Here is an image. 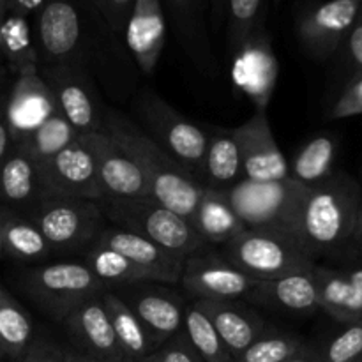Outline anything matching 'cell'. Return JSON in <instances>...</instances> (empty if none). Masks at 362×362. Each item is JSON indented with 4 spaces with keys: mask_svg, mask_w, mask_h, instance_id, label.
I'll return each instance as SVG.
<instances>
[{
    "mask_svg": "<svg viewBox=\"0 0 362 362\" xmlns=\"http://www.w3.org/2000/svg\"><path fill=\"white\" fill-rule=\"evenodd\" d=\"M103 131L112 136L136 163L147 182L148 194L165 207L191 221L202 194L198 180L184 170L161 145L115 108H105Z\"/></svg>",
    "mask_w": 362,
    "mask_h": 362,
    "instance_id": "obj_1",
    "label": "cell"
},
{
    "mask_svg": "<svg viewBox=\"0 0 362 362\" xmlns=\"http://www.w3.org/2000/svg\"><path fill=\"white\" fill-rule=\"evenodd\" d=\"M361 205L359 186L346 173L336 172L308 187L300 205V243L313 260L338 257L352 244Z\"/></svg>",
    "mask_w": 362,
    "mask_h": 362,
    "instance_id": "obj_2",
    "label": "cell"
},
{
    "mask_svg": "<svg viewBox=\"0 0 362 362\" xmlns=\"http://www.w3.org/2000/svg\"><path fill=\"white\" fill-rule=\"evenodd\" d=\"M306 189L292 177L269 182L243 179L226 191V197L246 228L286 235L303 246L300 205Z\"/></svg>",
    "mask_w": 362,
    "mask_h": 362,
    "instance_id": "obj_3",
    "label": "cell"
},
{
    "mask_svg": "<svg viewBox=\"0 0 362 362\" xmlns=\"http://www.w3.org/2000/svg\"><path fill=\"white\" fill-rule=\"evenodd\" d=\"M101 207L108 225L144 235L182 260L207 247L191 221L170 211L151 194L140 198H103Z\"/></svg>",
    "mask_w": 362,
    "mask_h": 362,
    "instance_id": "obj_4",
    "label": "cell"
},
{
    "mask_svg": "<svg viewBox=\"0 0 362 362\" xmlns=\"http://www.w3.org/2000/svg\"><path fill=\"white\" fill-rule=\"evenodd\" d=\"M21 286L55 322L62 324L78 306L106 292V285L85 262H53L25 272Z\"/></svg>",
    "mask_w": 362,
    "mask_h": 362,
    "instance_id": "obj_5",
    "label": "cell"
},
{
    "mask_svg": "<svg viewBox=\"0 0 362 362\" xmlns=\"http://www.w3.org/2000/svg\"><path fill=\"white\" fill-rule=\"evenodd\" d=\"M134 110L141 129L198 180L207 148V129L186 119L151 88L140 92Z\"/></svg>",
    "mask_w": 362,
    "mask_h": 362,
    "instance_id": "obj_6",
    "label": "cell"
},
{
    "mask_svg": "<svg viewBox=\"0 0 362 362\" xmlns=\"http://www.w3.org/2000/svg\"><path fill=\"white\" fill-rule=\"evenodd\" d=\"M235 267L258 281L311 271L317 260L297 240L286 235L246 228L219 247Z\"/></svg>",
    "mask_w": 362,
    "mask_h": 362,
    "instance_id": "obj_7",
    "label": "cell"
},
{
    "mask_svg": "<svg viewBox=\"0 0 362 362\" xmlns=\"http://www.w3.org/2000/svg\"><path fill=\"white\" fill-rule=\"evenodd\" d=\"M46 237L53 253L87 250L108 225L101 202L66 197H42L25 212Z\"/></svg>",
    "mask_w": 362,
    "mask_h": 362,
    "instance_id": "obj_8",
    "label": "cell"
},
{
    "mask_svg": "<svg viewBox=\"0 0 362 362\" xmlns=\"http://www.w3.org/2000/svg\"><path fill=\"white\" fill-rule=\"evenodd\" d=\"M39 74L52 90L57 108L74 127L78 136L103 131V106L88 67L80 64H45Z\"/></svg>",
    "mask_w": 362,
    "mask_h": 362,
    "instance_id": "obj_9",
    "label": "cell"
},
{
    "mask_svg": "<svg viewBox=\"0 0 362 362\" xmlns=\"http://www.w3.org/2000/svg\"><path fill=\"white\" fill-rule=\"evenodd\" d=\"M179 283L194 300H235L260 281L235 267L221 251L207 246L184 260Z\"/></svg>",
    "mask_w": 362,
    "mask_h": 362,
    "instance_id": "obj_10",
    "label": "cell"
},
{
    "mask_svg": "<svg viewBox=\"0 0 362 362\" xmlns=\"http://www.w3.org/2000/svg\"><path fill=\"white\" fill-rule=\"evenodd\" d=\"M39 179L42 197L81 198L94 202L105 198L94 156L80 138L48 161L41 163Z\"/></svg>",
    "mask_w": 362,
    "mask_h": 362,
    "instance_id": "obj_11",
    "label": "cell"
},
{
    "mask_svg": "<svg viewBox=\"0 0 362 362\" xmlns=\"http://www.w3.org/2000/svg\"><path fill=\"white\" fill-rule=\"evenodd\" d=\"M361 13L359 0L322 2L300 14L297 20V37L311 57L327 59L341 48Z\"/></svg>",
    "mask_w": 362,
    "mask_h": 362,
    "instance_id": "obj_12",
    "label": "cell"
},
{
    "mask_svg": "<svg viewBox=\"0 0 362 362\" xmlns=\"http://www.w3.org/2000/svg\"><path fill=\"white\" fill-rule=\"evenodd\" d=\"M161 285L140 283L113 290L140 318L158 346L182 332L186 310L184 300Z\"/></svg>",
    "mask_w": 362,
    "mask_h": 362,
    "instance_id": "obj_13",
    "label": "cell"
},
{
    "mask_svg": "<svg viewBox=\"0 0 362 362\" xmlns=\"http://www.w3.org/2000/svg\"><path fill=\"white\" fill-rule=\"evenodd\" d=\"M233 55V83L250 98L255 108L267 112L278 83L279 64L264 27L258 28Z\"/></svg>",
    "mask_w": 362,
    "mask_h": 362,
    "instance_id": "obj_14",
    "label": "cell"
},
{
    "mask_svg": "<svg viewBox=\"0 0 362 362\" xmlns=\"http://www.w3.org/2000/svg\"><path fill=\"white\" fill-rule=\"evenodd\" d=\"M235 136L243 156L244 179L260 182L288 179V163L276 141L265 110H257L246 122L237 126Z\"/></svg>",
    "mask_w": 362,
    "mask_h": 362,
    "instance_id": "obj_15",
    "label": "cell"
},
{
    "mask_svg": "<svg viewBox=\"0 0 362 362\" xmlns=\"http://www.w3.org/2000/svg\"><path fill=\"white\" fill-rule=\"evenodd\" d=\"M80 138L98 166L99 180L105 198H140L147 197L148 187L136 163L105 131L81 134Z\"/></svg>",
    "mask_w": 362,
    "mask_h": 362,
    "instance_id": "obj_16",
    "label": "cell"
},
{
    "mask_svg": "<svg viewBox=\"0 0 362 362\" xmlns=\"http://www.w3.org/2000/svg\"><path fill=\"white\" fill-rule=\"evenodd\" d=\"M4 112L13 144H20L59 108L39 71H30L14 76L9 95L4 101Z\"/></svg>",
    "mask_w": 362,
    "mask_h": 362,
    "instance_id": "obj_17",
    "label": "cell"
},
{
    "mask_svg": "<svg viewBox=\"0 0 362 362\" xmlns=\"http://www.w3.org/2000/svg\"><path fill=\"white\" fill-rule=\"evenodd\" d=\"M138 69L152 74L166 45V14L161 0H133L122 34Z\"/></svg>",
    "mask_w": 362,
    "mask_h": 362,
    "instance_id": "obj_18",
    "label": "cell"
},
{
    "mask_svg": "<svg viewBox=\"0 0 362 362\" xmlns=\"http://www.w3.org/2000/svg\"><path fill=\"white\" fill-rule=\"evenodd\" d=\"M94 244L117 251V253L129 258L134 264L148 269V271L158 276L163 285L165 283L175 285V283L180 281L184 267L182 258L175 257L170 251L163 250L156 243L145 239L144 235L131 232V230L106 225L99 232V235L95 237Z\"/></svg>",
    "mask_w": 362,
    "mask_h": 362,
    "instance_id": "obj_19",
    "label": "cell"
},
{
    "mask_svg": "<svg viewBox=\"0 0 362 362\" xmlns=\"http://www.w3.org/2000/svg\"><path fill=\"white\" fill-rule=\"evenodd\" d=\"M78 352L95 359H126L117 343L101 296L78 306L62 322Z\"/></svg>",
    "mask_w": 362,
    "mask_h": 362,
    "instance_id": "obj_20",
    "label": "cell"
},
{
    "mask_svg": "<svg viewBox=\"0 0 362 362\" xmlns=\"http://www.w3.org/2000/svg\"><path fill=\"white\" fill-rule=\"evenodd\" d=\"M246 297L257 306L272 311H283V313L311 315L315 311H320V299H318V286L313 269L265 279L258 283Z\"/></svg>",
    "mask_w": 362,
    "mask_h": 362,
    "instance_id": "obj_21",
    "label": "cell"
},
{
    "mask_svg": "<svg viewBox=\"0 0 362 362\" xmlns=\"http://www.w3.org/2000/svg\"><path fill=\"white\" fill-rule=\"evenodd\" d=\"M214 324L233 361L269 329L258 311L235 300H194Z\"/></svg>",
    "mask_w": 362,
    "mask_h": 362,
    "instance_id": "obj_22",
    "label": "cell"
},
{
    "mask_svg": "<svg viewBox=\"0 0 362 362\" xmlns=\"http://www.w3.org/2000/svg\"><path fill=\"white\" fill-rule=\"evenodd\" d=\"M207 148L198 175V184L209 189L228 191L244 179L243 156L235 129L211 127L207 129Z\"/></svg>",
    "mask_w": 362,
    "mask_h": 362,
    "instance_id": "obj_23",
    "label": "cell"
},
{
    "mask_svg": "<svg viewBox=\"0 0 362 362\" xmlns=\"http://www.w3.org/2000/svg\"><path fill=\"white\" fill-rule=\"evenodd\" d=\"M42 198L39 163L20 144H13L0 165V202L28 212Z\"/></svg>",
    "mask_w": 362,
    "mask_h": 362,
    "instance_id": "obj_24",
    "label": "cell"
},
{
    "mask_svg": "<svg viewBox=\"0 0 362 362\" xmlns=\"http://www.w3.org/2000/svg\"><path fill=\"white\" fill-rule=\"evenodd\" d=\"M191 225L197 230L200 239L211 247L225 246L228 240L246 230L244 223L233 211L226 191L202 187Z\"/></svg>",
    "mask_w": 362,
    "mask_h": 362,
    "instance_id": "obj_25",
    "label": "cell"
},
{
    "mask_svg": "<svg viewBox=\"0 0 362 362\" xmlns=\"http://www.w3.org/2000/svg\"><path fill=\"white\" fill-rule=\"evenodd\" d=\"M313 274L318 286L320 311L343 325L362 320V293L354 286L343 269L317 264Z\"/></svg>",
    "mask_w": 362,
    "mask_h": 362,
    "instance_id": "obj_26",
    "label": "cell"
},
{
    "mask_svg": "<svg viewBox=\"0 0 362 362\" xmlns=\"http://www.w3.org/2000/svg\"><path fill=\"white\" fill-rule=\"evenodd\" d=\"M101 299L108 311L117 343H119L124 357L133 362H141L145 357L151 356L158 349V345L140 322V318L134 315V311L110 288L103 293Z\"/></svg>",
    "mask_w": 362,
    "mask_h": 362,
    "instance_id": "obj_27",
    "label": "cell"
},
{
    "mask_svg": "<svg viewBox=\"0 0 362 362\" xmlns=\"http://www.w3.org/2000/svg\"><path fill=\"white\" fill-rule=\"evenodd\" d=\"M0 64L13 76L39 71L30 20L13 13L6 14L0 23Z\"/></svg>",
    "mask_w": 362,
    "mask_h": 362,
    "instance_id": "obj_28",
    "label": "cell"
},
{
    "mask_svg": "<svg viewBox=\"0 0 362 362\" xmlns=\"http://www.w3.org/2000/svg\"><path fill=\"white\" fill-rule=\"evenodd\" d=\"M83 253L85 265L110 290L140 285V283H161L152 271L134 264L117 251L99 246V244H90Z\"/></svg>",
    "mask_w": 362,
    "mask_h": 362,
    "instance_id": "obj_29",
    "label": "cell"
},
{
    "mask_svg": "<svg viewBox=\"0 0 362 362\" xmlns=\"http://www.w3.org/2000/svg\"><path fill=\"white\" fill-rule=\"evenodd\" d=\"M338 156V141L332 134L322 133L308 140L293 156L288 173L293 180L311 187L334 175V163Z\"/></svg>",
    "mask_w": 362,
    "mask_h": 362,
    "instance_id": "obj_30",
    "label": "cell"
},
{
    "mask_svg": "<svg viewBox=\"0 0 362 362\" xmlns=\"http://www.w3.org/2000/svg\"><path fill=\"white\" fill-rule=\"evenodd\" d=\"M2 255L20 262H42L53 250L27 214L9 209L2 228Z\"/></svg>",
    "mask_w": 362,
    "mask_h": 362,
    "instance_id": "obj_31",
    "label": "cell"
},
{
    "mask_svg": "<svg viewBox=\"0 0 362 362\" xmlns=\"http://www.w3.org/2000/svg\"><path fill=\"white\" fill-rule=\"evenodd\" d=\"M34 339V322L28 311L0 286V343L7 359H23Z\"/></svg>",
    "mask_w": 362,
    "mask_h": 362,
    "instance_id": "obj_32",
    "label": "cell"
},
{
    "mask_svg": "<svg viewBox=\"0 0 362 362\" xmlns=\"http://www.w3.org/2000/svg\"><path fill=\"white\" fill-rule=\"evenodd\" d=\"M207 0H161L184 48L193 59H209L207 35L204 25V6Z\"/></svg>",
    "mask_w": 362,
    "mask_h": 362,
    "instance_id": "obj_33",
    "label": "cell"
},
{
    "mask_svg": "<svg viewBox=\"0 0 362 362\" xmlns=\"http://www.w3.org/2000/svg\"><path fill=\"white\" fill-rule=\"evenodd\" d=\"M182 336L204 362H233L214 324L197 303L186 304Z\"/></svg>",
    "mask_w": 362,
    "mask_h": 362,
    "instance_id": "obj_34",
    "label": "cell"
},
{
    "mask_svg": "<svg viewBox=\"0 0 362 362\" xmlns=\"http://www.w3.org/2000/svg\"><path fill=\"white\" fill-rule=\"evenodd\" d=\"M78 140V133L60 112L53 113L48 120L32 131L25 140L20 141L28 154L41 165L55 154Z\"/></svg>",
    "mask_w": 362,
    "mask_h": 362,
    "instance_id": "obj_35",
    "label": "cell"
},
{
    "mask_svg": "<svg viewBox=\"0 0 362 362\" xmlns=\"http://www.w3.org/2000/svg\"><path fill=\"white\" fill-rule=\"evenodd\" d=\"M265 0H228L226 6V39L235 53L258 28L264 27Z\"/></svg>",
    "mask_w": 362,
    "mask_h": 362,
    "instance_id": "obj_36",
    "label": "cell"
},
{
    "mask_svg": "<svg viewBox=\"0 0 362 362\" xmlns=\"http://www.w3.org/2000/svg\"><path fill=\"white\" fill-rule=\"evenodd\" d=\"M304 343L300 336L269 327L233 362H288Z\"/></svg>",
    "mask_w": 362,
    "mask_h": 362,
    "instance_id": "obj_37",
    "label": "cell"
},
{
    "mask_svg": "<svg viewBox=\"0 0 362 362\" xmlns=\"http://www.w3.org/2000/svg\"><path fill=\"white\" fill-rule=\"evenodd\" d=\"M320 352L324 362H359L362 356V320L345 325Z\"/></svg>",
    "mask_w": 362,
    "mask_h": 362,
    "instance_id": "obj_38",
    "label": "cell"
},
{
    "mask_svg": "<svg viewBox=\"0 0 362 362\" xmlns=\"http://www.w3.org/2000/svg\"><path fill=\"white\" fill-rule=\"evenodd\" d=\"M359 115H362V74H356L350 78L341 94L338 95L329 117L332 120H343Z\"/></svg>",
    "mask_w": 362,
    "mask_h": 362,
    "instance_id": "obj_39",
    "label": "cell"
},
{
    "mask_svg": "<svg viewBox=\"0 0 362 362\" xmlns=\"http://www.w3.org/2000/svg\"><path fill=\"white\" fill-rule=\"evenodd\" d=\"M141 362H204L202 357L191 349L187 339L184 338L182 332L175 338L168 339L161 346L154 350L148 357Z\"/></svg>",
    "mask_w": 362,
    "mask_h": 362,
    "instance_id": "obj_40",
    "label": "cell"
},
{
    "mask_svg": "<svg viewBox=\"0 0 362 362\" xmlns=\"http://www.w3.org/2000/svg\"><path fill=\"white\" fill-rule=\"evenodd\" d=\"M110 30L122 39L124 27H126L127 16H129L133 0H90Z\"/></svg>",
    "mask_w": 362,
    "mask_h": 362,
    "instance_id": "obj_41",
    "label": "cell"
},
{
    "mask_svg": "<svg viewBox=\"0 0 362 362\" xmlns=\"http://www.w3.org/2000/svg\"><path fill=\"white\" fill-rule=\"evenodd\" d=\"M25 362H74L71 356V349L57 343L49 341V339L35 338L32 341L30 349L27 350L23 357Z\"/></svg>",
    "mask_w": 362,
    "mask_h": 362,
    "instance_id": "obj_42",
    "label": "cell"
},
{
    "mask_svg": "<svg viewBox=\"0 0 362 362\" xmlns=\"http://www.w3.org/2000/svg\"><path fill=\"white\" fill-rule=\"evenodd\" d=\"M341 46L345 48L346 60H349L350 67H352L354 71L352 76L362 74V13Z\"/></svg>",
    "mask_w": 362,
    "mask_h": 362,
    "instance_id": "obj_43",
    "label": "cell"
},
{
    "mask_svg": "<svg viewBox=\"0 0 362 362\" xmlns=\"http://www.w3.org/2000/svg\"><path fill=\"white\" fill-rule=\"evenodd\" d=\"M42 4H45V0H9V13L32 21L42 7Z\"/></svg>",
    "mask_w": 362,
    "mask_h": 362,
    "instance_id": "obj_44",
    "label": "cell"
},
{
    "mask_svg": "<svg viewBox=\"0 0 362 362\" xmlns=\"http://www.w3.org/2000/svg\"><path fill=\"white\" fill-rule=\"evenodd\" d=\"M11 147H13V138H11L9 126L6 120V112H4V103H0V165L9 154Z\"/></svg>",
    "mask_w": 362,
    "mask_h": 362,
    "instance_id": "obj_45",
    "label": "cell"
},
{
    "mask_svg": "<svg viewBox=\"0 0 362 362\" xmlns=\"http://www.w3.org/2000/svg\"><path fill=\"white\" fill-rule=\"evenodd\" d=\"M288 362H324L322 361V352L317 346L304 343L299 352L292 357Z\"/></svg>",
    "mask_w": 362,
    "mask_h": 362,
    "instance_id": "obj_46",
    "label": "cell"
},
{
    "mask_svg": "<svg viewBox=\"0 0 362 362\" xmlns=\"http://www.w3.org/2000/svg\"><path fill=\"white\" fill-rule=\"evenodd\" d=\"M207 4L214 28H219L223 21H226V6H228V0H207Z\"/></svg>",
    "mask_w": 362,
    "mask_h": 362,
    "instance_id": "obj_47",
    "label": "cell"
},
{
    "mask_svg": "<svg viewBox=\"0 0 362 362\" xmlns=\"http://www.w3.org/2000/svg\"><path fill=\"white\" fill-rule=\"evenodd\" d=\"M343 271L349 276L350 281L354 283V286L362 293V264L349 265V267H343Z\"/></svg>",
    "mask_w": 362,
    "mask_h": 362,
    "instance_id": "obj_48",
    "label": "cell"
},
{
    "mask_svg": "<svg viewBox=\"0 0 362 362\" xmlns=\"http://www.w3.org/2000/svg\"><path fill=\"white\" fill-rule=\"evenodd\" d=\"M71 354H73V359L76 362H133L129 359H95V357L85 356V354L78 352L74 349H71Z\"/></svg>",
    "mask_w": 362,
    "mask_h": 362,
    "instance_id": "obj_49",
    "label": "cell"
},
{
    "mask_svg": "<svg viewBox=\"0 0 362 362\" xmlns=\"http://www.w3.org/2000/svg\"><path fill=\"white\" fill-rule=\"evenodd\" d=\"M352 244H359V246H362V205H361V209H359V214H357L356 226H354Z\"/></svg>",
    "mask_w": 362,
    "mask_h": 362,
    "instance_id": "obj_50",
    "label": "cell"
},
{
    "mask_svg": "<svg viewBox=\"0 0 362 362\" xmlns=\"http://www.w3.org/2000/svg\"><path fill=\"white\" fill-rule=\"evenodd\" d=\"M7 212H9V207H0V255H2V228L4 221L7 218Z\"/></svg>",
    "mask_w": 362,
    "mask_h": 362,
    "instance_id": "obj_51",
    "label": "cell"
},
{
    "mask_svg": "<svg viewBox=\"0 0 362 362\" xmlns=\"http://www.w3.org/2000/svg\"><path fill=\"white\" fill-rule=\"evenodd\" d=\"M7 13H9V0H0V23Z\"/></svg>",
    "mask_w": 362,
    "mask_h": 362,
    "instance_id": "obj_52",
    "label": "cell"
},
{
    "mask_svg": "<svg viewBox=\"0 0 362 362\" xmlns=\"http://www.w3.org/2000/svg\"><path fill=\"white\" fill-rule=\"evenodd\" d=\"M4 359H7V357H6V352H4V349H2V343H0V361H4Z\"/></svg>",
    "mask_w": 362,
    "mask_h": 362,
    "instance_id": "obj_53",
    "label": "cell"
},
{
    "mask_svg": "<svg viewBox=\"0 0 362 362\" xmlns=\"http://www.w3.org/2000/svg\"><path fill=\"white\" fill-rule=\"evenodd\" d=\"M272 2H274V4H279V2H281V0H272Z\"/></svg>",
    "mask_w": 362,
    "mask_h": 362,
    "instance_id": "obj_54",
    "label": "cell"
},
{
    "mask_svg": "<svg viewBox=\"0 0 362 362\" xmlns=\"http://www.w3.org/2000/svg\"><path fill=\"white\" fill-rule=\"evenodd\" d=\"M13 362H25L23 359H20V361H13Z\"/></svg>",
    "mask_w": 362,
    "mask_h": 362,
    "instance_id": "obj_55",
    "label": "cell"
},
{
    "mask_svg": "<svg viewBox=\"0 0 362 362\" xmlns=\"http://www.w3.org/2000/svg\"><path fill=\"white\" fill-rule=\"evenodd\" d=\"M359 362H362V356H361V359H359Z\"/></svg>",
    "mask_w": 362,
    "mask_h": 362,
    "instance_id": "obj_56",
    "label": "cell"
},
{
    "mask_svg": "<svg viewBox=\"0 0 362 362\" xmlns=\"http://www.w3.org/2000/svg\"><path fill=\"white\" fill-rule=\"evenodd\" d=\"M359 2H361V4H362V0H359Z\"/></svg>",
    "mask_w": 362,
    "mask_h": 362,
    "instance_id": "obj_57",
    "label": "cell"
},
{
    "mask_svg": "<svg viewBox=\"0 0 362 362\" xmlns=\"http://www.w3.org/2000/svg\"><path fill=\"white\" fill-rule=\"evenodd\" d=\"M0 362H4V361H0Z\"/></svg>",
    "mask_w": 362,
    "mask_h": 362,
    "instance_id": "obj_58",
    "label": "cell"
}]
</instances>
